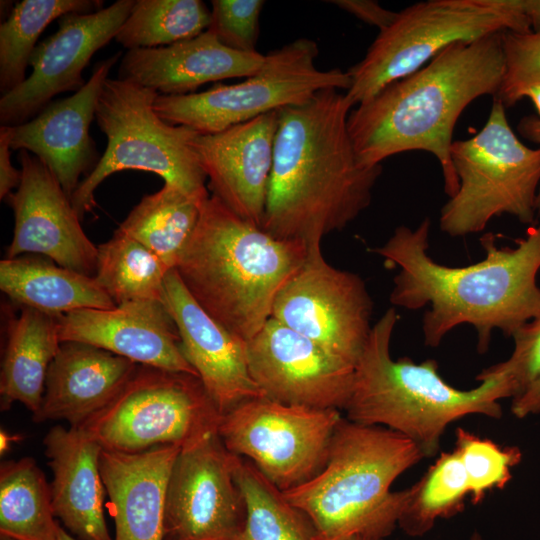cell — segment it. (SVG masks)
I'll list each match as a JSON object with an SVG mask.
<instances>
[{
  "label": "cell",
  "instance_id": "6da1fadb",
  "mask_svg": "<svg viewBox=\"0 0 540 540\" xmlns=\"http://www.w3.org/2000/svg\"><path fill=\"white\" fill-rule=\"evenodd\" d=\"M429 232L425 218L415 229L397 227L384 244L370 249L386 266L399 268L392 305L408 310L430 306L422 320L425 345L436 347L452 329L469 324L477 333L478 352L484 353L494 329L512 337L540 314V222L514 248H499L493 234L484 235L485 258L463 267L429 256Z\"/></svg>",
  "mask_w": 540,
  "mask_h": 540
},
{
  "label": "cell",
  "instance_id": "7a4b0ae2",
  "mask_svg": "<svg viewBox=\"0 0 540 540\" xmlns=\"http://www.w3.org/2000/svg\"><path fill=\"white\" fill-rule=\"evenodd\" d=\"M352 108L345 93L329 88L278 111L261 226L273 237L321 243L370 205L382 165L358 161L347 125Z\"/></svg>",
  "mask_w": 540,
  "mask_h": 540
},
{
  "label": "cell",
  "instance_id": "3957f363",
  "mask_svg": "<svg viewBox=\"0 0 540 540\" xmlns=\"http://www.w3.org/2000/svg\"><path fill=\"white\" fill-rule=\"evenodd\" d=\"M502 33L452 44L353 107L347 125L358 161L376 166L402 152L426 151L441 166L445 193L454 196L453 131L471 102L497 95L504 74Z\"/></svg>",
  "mask_w": 540,
  "mask_h": 540
},
{
  "label": "cell",
  "instance_id": "277c9868",
  "mask_svg": "<svg viewBox=\"0 0 540 540\" xmlns=\"http://www.w3.org/2000/svg\"><path fill=\"white\" fill-rule=\"evenodd\" d=\"M308 246L273 237L212 195L202 204L174 269L210 317L248 342L271 318L279 292L304 263Z\"/></svg>",
  "mask_w": 540,
  "mask_h": 540
},
{
  "label": "cell",
  "instance_id": "5b68a950",
  "mask_svg": "<svg viewBox=\"0 0 540 540\" xmlns=\"http://www.w3.org/2000/svg\"><path fill=\"white\" fill-rule=\"evenodd\" d=\"M398 320L389 308L373 325L356 363L353 387L344 408L346 418L362 425H380L414 441L424 454H437L441 436L453 421L470 414L500 418V399L516 396L514 384L499 364L484 369L470 390L443 380L433 359L414 363L393 360L390 343Z\"/></svg>",
  "mask_w": 540,
  "mask_h": 540
},
{
  "label": "cell",
  "instance_id": "8992f818",
  "mask_svg": "<svg viewBox=\"0 0 540 540\" xmlns=\"http://www.w3.org/2000/svg\"><path fill=\"white\" fill-rule=\"evenodd\" d=\"M422 458L421 449L405 435L343 417L324 468L283 493L311 519L319 540H383L398 525L412 493L411 487L392 492L391 485Z\"/></svg>",
  "mask_w": 540,
  "mask_h": 540
},
{
  "label": "cell",
  "instance_id": "52a82bcc",
  "mask_svg": "<svg viewBox=\"0 0 540 540\" xmlns=\"http://www.w3.org/2000/svg\"><path fill=\"white\" fill-rule=\"evenodd\" d=\"M159 94L133 81L108 78L99 96L95 118L106 135L99 163L80 181L71 203L82 220L92 212L95 190L113 173L134 169L159 175L200 203L210 196L207 179L192 148L197 132L162 120L154 111Z\"/></svg>",
  "mask_w": 540,
  "mask_h": 540
},
{
  "label": "cell",
  "instance_id": "ba28073f",
  "mask_svg": "<svg viewBox=\"0 0 540 540\" xmlns=\"http://www.w3.org/2000/svg\"><path fill=\"white\" fill-rule=\"evenodd\" d=\"M511 31L531 32L525 0H428L398 12L365 56L347 70L345 92L352 105L419 70L457 42Z\"/></svg>",
  "mask_w": 540,
  "mask_h": 540
},
{
  "label": "cell",
  "instance_id": "9c48e42d",
  "mask_svg": "<svg viewBox=\"0 0 540 540\" xmlns=\"http://www.w3.org/2000/svg\"><path fill=\"white\" fill-rule=\"evenodd\" d=\"M450 155L459 188L441 208L439 225L444 233L474 234L503 214L524 224L534 221L540 147L530 148L517 137L498 99H493L484 127L468 139L454 140Z\"/></svg>",
  "mask_w": 540,
  "mask_h": 540
},
{
  "label": "cell",
  "instance_id": "30bf717a",
  "mask_svg": "<svg viewBox=\"0 0 540 540\" xmlns=\"http://www.w3.org/2000/svg\"><path fill=\"white\" fill-rule=\"evenodd\" d=\"M315 41L296 39L268 52L261 69L236 84H215L204 92L158 95L154 111L165 122L199 134H214L263 114L303 104L323 89L350 86L347 71L320 70Z\"/></svg>",
  "mask_w": 540,
  "mask_h": 540
},
{
  "label": "cell",
  "instance_id": "8fae6325",
  "mask_svg": "<svg viewBox=\"0 0 540 540\" xmlns=\"http://www.w3.org/2000/svg\"><path fill=\"white\" fill-rule=\"evenodd\" d=\"M222 414L196 375L138 364L119 394L82 426L104 450L181 448L217 432Z\"/></svg>",
  "mask_w": 540,
  "mask_h": 540
},
{
  "label": "cell",
  "instance_id": "7c38bea8",
  "mask_svg": "<svg viewBox=\"0 0 540 540\" xmlns=\"http://www.w3.org/2000/svg\"><path fill=\"white\" fill-rule=\"evenodd\" d=\"M342 418L337 409L287 405L260 397L222 414L217 433L229 452L251 461L284 492L324 468Z\"/></svg>",
  "mask_w": 540,
  "mask_h": 540
},
{
  "label": "cell",
  "instance_id": "4fadbf2b",
  "mask_svg": "<svg viewBox=\"0 0 540 540\" xmlns=\"http://www.w3.org/2000/svg\"><path fill=\"white\" fill-rule=\"evenodd\" d=\"M320 244L308 246L304 263L279 292L271 318L356 366L373 327V301L364 280L329 264Z\"/></svg>",
  "mask_w": 540,
  "mask_h": 540
},
{
  "label": "cell",
  "instance_id": "5bb4252c",
  "mask_svg": "<svg viewBox=\"0 0 540 540\" xmlns=\"http://www.w3.org/2000/svg\"><path fill=\"white\" fill-rule=\"evenodd\" d=\"M236 458L217 432L181 448L167 487L164 540H239L247 511Z\"/></svg>",
  "mask_w": 540,
  "mask_h": 540
},
{
  "label": "cell",
  "instance_id": "9a60e30c",
  "mask_svg": "<svg viewBox=\"0 0 540 540\" xmlns=\"http://www.w3.org/2000/svg\"><path fill=\"white\" fill-rule=\"evenodd\" d=\"M134 0H118L92 13L61 16L55 33L41 41L29 59L32 73L0 99L1 125L17 126L38 114L51 99L66 91L77 92L85 81L82 72L92 56L116 37L130 14Z\"/></svg>",
  "mask_w": 540,
  "mask_h": 540
},
{
  "label": "cell",
  "instance_id": "2e32d148",
  "mask_svg": "<svg viewBox=\"0 0 540 540\" xmlns=\"http://www.w3.org/2000/svg\"><path fill=\"white\" fill-rule=\"evenodd\" d=\"M250 374L266 398L317 409L344 410L355 366L270 318L247 342Z\"/></svg>",
  "mask_w": 540,
  "mask_h": 540
},
{
  "label": "cell",
  "instance_id": "e0dca14e",
  "mask_svg": "<svg viewBox=\"0 0 540 540\" xmlns=\"http://www.w3.org/2000/svg\"><path fill=\"white\" fill-rule=\"evenodd\" d=\"M21 182L6 198L14 214L7 258L24 253L46 256L58 266L95 277L97 246L55 175L36 155L20 150Z\"/></svg>",
  "mask_w": 540,
  "mask_h": 540
},
{
  "label": "cell",
  "instance_id": "ac0fdd59",
  "mask_svg": "<svg viewBox=\"0 0 540 540\" xmlns=\"http://www.w3.org/2000/svg\"><path fill=\"white\" fill-rule=\"evenodd\" d=\"M278 111L191 140L213 195L239 217L261 227L273 164Z\"/></svg>",
  "mask_w": 540,
  "mask_h": 540
},
{
  "label": "cell",
  "instance_id": "d6986e66",
  "mask_svg": "<svg viewBox=\"0 0 540 540\" xmlns=\"http://www.w3.org/2000/svg\"><path fill=\"white\" fill-rule=\"evenodd\" d=\"M163 302L177 327L183 356L221 414L246 400L265 397L250 374L247 342L197 304L175 269L166 274Z\"/></svg>",
  "mask_w": 540,
  "mask_h": 540
},
{
  "label": "cell",
  "instance_id": "ffe728a7",
  "mask_svg": "<svg viewBox=\"0 0 540 540\" xmlns=\"http://www.w3.org/2000/svg\"><path fill=\"white\" fill-rule=\"evenodd\" d=\"M120 56L121 52H118L97 62L79 91L51 101L34 118L12 126V149L26 150L38 156L70 200L80 183V176L91 173L100 161L89 127L109 72Z\"/></svg>",
  "mask_w": 540,
  "mask_h": 540
},
{
  "label": "cell",
  "instance_id": "44dd1931",
  "mask_svg": "<svg viewBox=\"0 0 540 540\" xmlns=\"http://www.w3.org/2000/svg\"><path fill=\"white\" fill-rule=\"evenodd\" d=\"M58 326L61 343H86L140 365L198 376L182 354L177 327L163 301L75 310L61 315Z\"/></svg>",
  "mask_w": 540,
  "mask_h": 540
},
{
  "label": "cell",
  "instance_id": "7402d4cb",
  "mask_svg": "<svg viewBox=\"0 0 540 540\" xmlns=\"http://www.w3.org/2000/svg\"><path fill=\"white\" fill-rule=\"evenodd\" d=\"M265 55L223 45L208 30L169 46L128 50L119 79L133 81L160 95H187L203 84L257 73Z\"/></svg>",
  "mask_w": 540,
  "mask_h": 540
},
{
  "label": "cell",
  "instance_id": "603a6c76",
  "mask_svg": "<svg viewBox=\"0 0 540 540\" xmlns=\"http://www.w3.org/2000/svg\"><path fill=\"white\" fill-rule=\"evenodd\" d=\"M180 450L177 445L136 453L102 450L99 466L115 525L113 540H164L167 487Z\"/></svg>",
  "mask_w": 540,
  "mask_h": 540
},
{
  "label": "cell",
  "instance_id": "cb8c5ba5",
  "mask_svg": "<svg viewBox=\"0 0 540 540\" xmlns=\"http://www.w3.org/2000/svg\"><path fill=\"white\" fill-rule=\"evenodd\" d=\"M138 364L81 342H62L46 376L41 406L33 420H64L80 427L123 389Z\"/></svg>",
  "mask_w": 540,
  "mask_h": 540
},
{
  "label": "cell",
  "instance_id": "d4e9b609",
  "mask_svg": "<svg viewBox=\"0 0 540 540\" xmlns=\"http://www.w3.org/2000/svg\"><path fill=\"white\" fill-rule=\"evenodd\" d=\"M54 515L78 540H113L104 517L103 448L82 427H52L43 440Z\"/></svg>",
  "mask_w": 540,
  "mask_h": 540
},
{
  "label": "cell",
  "instance_id": "484cf974",
  "mask_svg": "<svg viewBox=\"0 0 540 540\" xmlns=\"http://www.w3.org/2000/svg\"><path fill=\"white\" fill-rule=\"evenodd\" d=\"M7 323V342L1 365V408L22 403L32 414L41 406L48 368L61 341L58 318L20 306Z\"/></svg>",
  "mask_w": 540,
  "mask_h": 540
},
{
  "label": "cell",
  "instance_id": "4316f807",
  "mask_svg": "<svg viewBox=\"0 0 540 540\" xmlns=\"http://www.w3.org/2000/svg\"><path fill=\"white\" fill-rule=\"evenodd\" d=\"M0 289L19 306L59 317L80 309H113L114 301L95 277L38 257L18 256L0 262Z\"/></svg>",
  "mask_w": 540,
  "mask_h": 540
},
{
  "label": "cell",
  "instance_id": "83f0119b",
  "mask_svg": "<svg viewBox=\"0 0 540 540\" xmlns=\"http://www.w3.org/2000/svg\"><path fill=\"white\" fill-rule=\"evenodd\" d=\"M203 203L164 183L159 191L144 196L116 231L138 241L174 269L198 224Z\"/></svg>",
  "mask_w": 540,
  "mask_h": 540
},
{
  "label": "cell",
  "instance_id": "f1b7e54d",
  "mask_svg": "<svg viewBox=\"0 0 540 540\" xmlns=\"http://www.w3.org/2000/svg\"><path fill=\"white\" fill-rule=\"evenodd\" d=\"M51 487L31 457L0 467V536L14 540H55Z\"/></svg>",
  "mask_w": 540,
  "mask_h": 540
},
{
  "label": "cell",
  "instance_id": "f546056e",
  "mask_svg": "<svg viewBox=\"0 0 540 540\" xmlns=\"http://www.w3.org/2000/svg\"><path fill=\"white\" fill-rule=\"evenodd\" d=\"M235 479L247 511L239 540H319L311 519L251 461L237 456Z\"/></svg>",
  "mask_w": 540,
  "mask_h": 540
},
{
  "label": "cell",
  "instance_id": "4dcf8cb0",
  "mask_svg": "<svg viewBox=\"0 0 540 540\" xmlns=\"http://www.w3.org/2000/svg\"><path fill=\"white\" fill-rule=\"evenodd\" d=\"M99 0H23L0 26V92L14 90L26 80V68L36 41L54 20L68 13H92Z\"/></svg>",
  "mask_w": 540,
  "mask_h": 540
},
{
  "label": "cell",
  "instance_id": "1f68e13d",
  "mask_svg": "<svg viewBox=\"0 0 540 540\" xmlns=\"http://www.w3.org/2000/svg\"><path fill=\"white\" fill-rule=\"evenodd\" d=\"M95 279L117 305L130 301L164 299L169 270L147 247L115 230L97 246Z\"/></svg>",
  "mask_w": 540,
  "mask_h": 540
},
{
  "label": "cell",
  "instance_id": "d6a6232c",
  "mask_svg": "<svg viewBox=\"0 0 540 540\" xmlns=\"http://www.w3.org/2000/svg\"><path fill=\"white\" fill-rule=\"evenodd\" d=\"M210 23L201 0H137L115 39L128 50L169 46L200 35Z\"/></svg>",
  "mask_w": 540,
  "mask_h": 540
},
{
  "label": "cell",
  "instance_id": "836d02e7",
  "mask_svg": "<svg viewBox=\"0 0 540 540\" xmlns=\"http://www.w3.org/2000/svg\"><path fill=\"white\" fill-rule=\"evenodd\" d=\"M411 489L398 526L412 537L426 534L439 518H450L463 511L465 498L470 494L464 466L455 450L441 453Z\"/></svg>",
  "mask_w": 540,
  "mask_h": 540
},
{
  "label": "cell",
  "instance_id": "e575fe53",
  "mask_svg": "<svg viewBox=\"0 0 540 540\" xmlns=\"http://www.w3.org/2000/svg\"><path fill=\"white\" fill-rule=\"evenodd\" d=\"M454 450L464 466L473 504L480 503L487 492L504 488L512 477L511 469L522 458L518 447H502L461 427L456 430Z\"/></svg>",
  "mask_w": 540,
  "mask_h": 540
},
{
  "label": "cell",
  "instance_id": "d590c367",
  "mask_svg": "<svg viewBox=\"0 0 540 540\" xmlns=\"http://www.w3.org/2000/svg\"><path fill=\"white\" fill-rule=\"evenodd\" d=\"M504 74L493 98L505 108L524 98L525 92L540 85V33H502Z\"/></svg>",
  "mask_w": 540,
  "mask_h": 540
},
{
  "label": "cell",
  "instance_id": "8d00e7d4",
  "mask_svg": "<svg viewBox=\"0 0 540 540\" xmlns=\"http://www.w3.org/2000/svg\"><path fill=\"white\" fill-rule=\"evenodd\" d=\"M263 0H213L208 31L225 46L241 52H257L259 18Z\"/></svg>",
  "mask_w": 540,
  "mask_h": 540
},
{
  "label": "cell",
  "instance_id": "74e56055",
  "mask_svg": "<svg viewBox=\"0 0 540 540\" xmlns=\"http://www.w3.org/2000/svg\"><path fill=\"white\" fill-rule=\"evenodd\" d=\"M512 337L514 350L499 365L510 376L518 396L540 377V314L522 325Z\"/></svg>",
  "mask_w": 540,
  "mask_h": 540
},
{
  "label": "cell",
  "instance_id": "f35d334b",
  "mask_svg": "<svg viewBox=\"0 0 540 540\" xmlns=\"http://www.w3.org/2000/svg\"><path fill=\"white\" fill-rule=\"evenodd\" d=\"M330 3L354 15L359 20L375 26L379 31L387 28L396 19L398 12L383 8L373 0H334Z\"/></svg>",
  "mask_w": 540,
  "mask_h": 540
},
{
  "label": "cell",
  "instance_id": "ab89813d",
  "mask_svg": "<svg viewBox=\"0 0 540 540\" xmlns=\"http://www.w3.org/2000/svg\"><path fill=\"white\" fill-rule=\"evenodd\" d=\"M12 126L0 127V198H6L21 182V170L11 162Z\"/></svg>",
  "mask_w": 540,
  "mask_h": 540
},
{
  "label": "cell",
  "instance_id": "60d3db41",
  "mask_svg": "<svg viewBox=\"0 0 540 540\" xmlns=\"http://www.w3.org/2000/svg\"><path fill=\"white\" fill-rule=\"evenodd\" d=\"M511 411L517 418L540 413V377L513 398Z\"/></svg>",
  "mask_w": 540,
  "mask_h": 540
},
{
  "label": "cell",
  "instance_id": "b9f144b4",
  "mask_svg": "<svg viewBox=\"0 0 540 540\" xmlns=\"http://www.w3.org/2000/svg\"><path fill=\"white\" fill-rule=\"evenodd\" d=\"M522 137L540 145V118L534 115L523 117L517 126ZM537 214L540 216V188L536 200Z\"/></svg>",
  "mask_w": 540,
  "mask_h": 540
},
{
  "label": "cell",
  "instance_id": "7bdbcfd3",
  "mask_svg": "<svg viewBox=\"0 0 540 540\" xmlns=\"http://www.w3.org/2000/svg\"><path fill=\"white\" fill-rule=\"evenodd\" d=\"M525 11L534 33H540V0H525Z\"/></svg>",
  "mask_w": 540,
  "mask_h": 540
},
{
  "label": "cell",
  "instance_id": "ee69618b",
  "mask_svg": "<svg viewBox=\"0 0 540 540\" xmlns=\"http://www.w3.org/2000/svg\"><path fill=\"white\" fill-rule=\"evenodd\" d=\"M21 440V436L19 435H10L7 431L1 430L0 432V451L1 455L6 453L9 448L11 447V444L14 442H17Z\"/></svg>",
  "mask_w": 540,
  "mask_h": 540
},
{
  "label": "cell",
  "instance_id": "f6af8a7d",
  "mask_svg": "<svg viewBox=\"0 0 540 540\" xmlns=\"http://www.w3.org/2000/svg\"><path fill=\"white\" fill-rule=\"evenodd\" d=\"M524 97H528L531 99L537 110V117L540 118V85L529 88L525 92Z\"/></svg>",
  "mask_w": 540,
  "mask_h": 540
},
{
  "label": "cell",
  "instance_id": "bcb514c9",
  "mask_svg": "<svg viewBox=\"0 0 540 540\" xmlns=\"http://www.w3.org/2000/svg\"><path fill=\"white\" fill-rule=\"evenodd\" d=\"M55 540H78V539L75 538L73 535H71L69 532H67L66 529L60 526Z\"/></svg>",
  "mask_w": 540,
  "mask_h": 540
},
{
  "label": "cell",
  "instance_id": "7dc6e473",
  "mask_svg": "<svg viewBox=\"0 0 540 540\" xmlns=\"http://www.w3.org/2000/svg\"><path fill=\"white\" fill-rule=\"evenodd\" d=\"M469 540H484V539L482 538V536L480 535L479 532L475 531V532L471 535V537L469 538Z\"/></svg>",
  "mask_w": 540,
  "mask_h": 540
},
{
  "label": "cell",
  "instance_id": "c3c4849f",
  "mask_svg": "<svg viewBox=\"0 0 540 540\" xmlns=\"http://www.w3.org/2000/svg\"><path fill=\"white\" fill-rule=\"evenodd\" d=\"M350 540H375V539H371V538H367V537H363V536H356Z\"/></svg>",
  "mask_w": 540,
  "mask_h": 540
},
{
  "label": "cell",
  "instance_id": "681fc988",
  "mask_svg": "<svg viewBox=\"0 0 540 540\" xmlns=\"http://www.w3.org/2000/svg\"><path fill=\"white\" fill-rule=\"evenodd\" d=\"M0 540H14V539H11V538H8V537H5V536H0Z\"/></svg>",
  "mask_w": 540,
  "mask_h": 540
}]
</instances>
